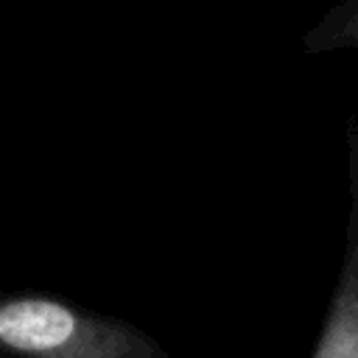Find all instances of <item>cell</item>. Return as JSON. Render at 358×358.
<instances>
[{
	"instance_id": "cell-1",
	"label": "cell",
	"mask_w": 358,
	"mask_h": 358,
	"mask_svg": "<svg viewBox=\"0 0 358 358\" xmlns=\"http://www.w3.org/2000/svg\"><path fill=\"white\" fill-rule=\"evenodd\" d=\"M0 352L11 358H165L143 330L50 296L0 294Z\"/></svg>"
},
{
	"instance_id": "cell-2",
	"label": "cell",
	"mask_w": 358,
	"mask_h": 358,
	"mask_svg": "<svg viewBox=\"0 0 358 358\" xmlns=\"http://www.w3.org/2000/svg\"><path fill=\"white\" fill-rule=\"evenodd\" d=\"M310 358H358V115L347 123V229L338 277Z\"/></svg>"
},
{
	"instance_id": "cell-3",
	"label": "cell",
	"mask_w": 358,
	"mask_h": 358,
	"mask_svg": "<svg viewBox=\"0 0 358 358\" xmlns=\"http://www.w3.org/2000/svg\"><path fill=\"white\" fill-rule=\"evenodd\" d=\"M308 56L358 50V0H341L324 11L302 36Z\"/></svg>"
}]
</instances>
